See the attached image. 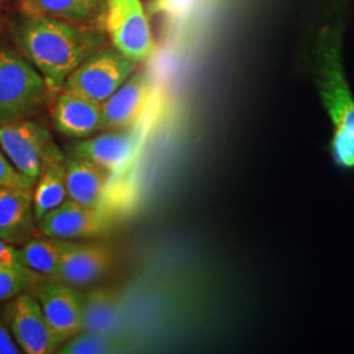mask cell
<instances>
[{
	"mask_svg": "<svg viewBox=\"0 0 354 354\" xmlns=\"http://www.w3.org/2000/svg\"><path fill=\"white\" fill-rule=\"evenodd\" d=\"M12 36L20 53L45 77L55 95L79 64L105 46L100 28L68 23L49 16H24Z\"/></svg>",
	"mask_w": 354,
	"mask_h": 354,
	"instance_id": "cell-1",
	"label": "cell"
},
{
	"mask_svg": "<svg viewBox=\"0 0 354 354\" xmlns=\"http://www.w3.org/2000/svg\"><path fill=\"white\" fill-rule=\"evenodd\" d=\"M196 0H151L149 10L151 13H160L176 17L183 16L194 4Z\"/></svg>",
	"mask_w": 354,
	"mask_h": 354,
	"instance_id": "cell-23",
	"label": "cell"
},
{
	"mask_svg": "<svg viewBox=\"0 0 354 354\" xmlns=\"http://www.w3.org/2000/svg\"><path fill=\"white\" fill-rule=\"evenodd\" d=\"M21 349L13 339L4 317H0V354H20Z\"/></svg>",
	"mask_w": 354,
	"mask_h": 354,
	"instance_id": "cell-24",
	"label": "cell"
},
{
	"mask_svg": "<svg viewBox=\"0 0 354 354\" xmlns=\"http://www.w3.org/2000/svg\"><path fill=\"white\" fill-rule=\"evenodd\" d=\"M130 348L121 333L80 332L71 340L64 342L57 353L59 354H106L124 353Z\"/></svg>",
	"mask_w": 354,
	"mask_h": 354,
	"instance_id": "cell-20",
	"label": "cell"
},
{
	"mask_svg": "<svg viewBox=\"0 0 354 354\" xmlns=\"http://www.w3.org/2000/svg\"><path fill=\"white\" fill-rule=\"evenodd\" d=\"M28 291L36 297L61 345L82 332V297L74 286L41 279Z\"/></svg>",
	"mask_w": 354,
	"mask_h": 354,
	"instance_id": "cell-8",
	"label": "cell"
},
{
	"mask_svg": "<svg viewBox=\"0 0 354 354\" xmlns=\"http://www.w3.org/2000/svg\"><path fill=\"white\" fill-rule=\"evenodd\" d=\"M108 230V222L99 207H89L66 200L38 222V231L51 238L66 241L100 236Z\"/></svg>",
	"mask_w": 354,
	"mask_h": 354,
	"instance_id": "cell-10",
	"label": "cell"
},
{
	"mask_svg": "<svg viewBox=\"0 0 354 354\" xmlns=\"http://www.w3.org/2000/svg\"><path fill=\"white\" fill-rule=\"evenodd\" d=\"M50 95L45 77L23 54L0 49V127L35 117Z\"/></svg>",
	"mask_w": 354,
	"mask_h": 354,
	"instance_id": "cell-3",
	"label": "cell"
},
{
	"mask_svg": "<svg viewBox=\"0 0 354 354\" xmlns=\"http://www.w3.org/2000/svg\"><path fill=\"white\" fill-rule=\"evenodd\" d=\"M37 231L33 189L0 187V239L21 247L35 238Z\"/></svg>",
	"mask_w": 354,
	"mask_h": 354,
	"instance_id": "cell-12",
	"label": "cell"
},
{
	"mask_svg": "<svg viewBox=\"0 0 354 354\" xmlns=\"http://www.w3.org/2000/svg\"><path fill=\"white\" fill-rule=\"evenodd\" d=\"M44 279L32 269L17 263H0V302L11 301Z\"/></svg>",
	"mask_w": 354,
	"mask_h": 354,
	"instance_id": "cell-21",
	"label": "cell"
},
{
	"mask_svg": "<svg viewBox=\"0 0 354 354\" xmlns=\"http://www.w3.org/2000/svg\"><path fill=\"white\" fill-rule=\"evenodd\" d=\"M315 79L323 105L333 125L329 151L335 165L354 169V95L344 73L342 30L324 28L315 46Z\"/></svg>",
	"mask_w": 354,
	"mask_h": 354,
	"instance_id": "cell-2",
	"label": "cell"
},
{
	"mask_svg": "<svg viewBox=\"0 0 354 354\" xmlns=\"http://www.w3.org/2000/svg\"><path fill=\"white\" fill-rule=\"evenodd\" d=\"M153 93L147 73L131 75L102 104V130H130L146 112Z\"/></svg>",
	"mask_w": 354,
	"mask_h": 354,
	"instance_id": "cell-9",
	"label": "cell"
},
{
	"mask_svg": "<svg viewBox=\"0 0 354 354\" xmlns=\"http://www.w3.org/2000/svg\"><path fill=\"white\" fill-rule=\"evenodd\" d=\"M137 70L131 61L114 46L95 51L76 67L64 82V89L89 102L102 104Z\"/></svg>",
	"mask_w": 354,
	"mask_h": 354,
	"instance_id": "cell-5",
	"label": "cell"
},
{
	"mask_svg": "<svg viewBox=\"0 0 354 354\" xmlns=\"http://www.w3.org/2000/svg\"><path fill=\"white\" fill-rule=\"evenodd\" d=\"M136 145L137 134L134 131L112 130L111 133L76 140L68 147L67 155L89 160L111 174L127 162Z\"/></svg>",
	"mask_w": 354,
	"mask_h": 354,
	"instance_id": "cell-14",
	"label": "cell"
},
{
	"mask_svg": "<svg viewBox=\"0 0 354 354\" xmlns=\"http://www.w3.org/2000/svg\"><path fill=\"white\" fill-rule=\"evenodd\" d=\"M68 200L66 185V165L64 160H57L48 165L33 188V210L39 222L51 210L57 209Z\"/></svg>",
	"mask_w": 354,
	"mask_h": 354,
	"instance_id": "cell-19",
	"label": "cell"
},
{
	"mask_svg": "<svg viewBox=\"0 0 354 354\" xmlns=\"http://www.w3.org/2000/svg\"><path fill=\"white\" fill-rule=\"evenodd\" d=\"M82 332L121 333V297L111 289H95L82 294Z\"/></svg>",
	"mask_w": 354,
	"mask_h": 354,
	"instance_id": "cell-16",
	"label": "cell"
},
{
	"mask_svg": "<svg viewBox=\"0 0 354 354\" xmlns=\"http://www.w3.org/2000/svg\"><path fill=\"white\" fill-rule=\"evenodd\" d=\"M66 185L68 198L89 207H99L109 172L102 167L66 155Z\"/></svg>",
	"mask_w": 354,
	"mask_h": 354,
	"instance_id": "cell-15",
	"label": "cell"
},
{
	"mask_svg": "<svg viewBox=\"0 0 354 354\" xmlns=\"http://www.w3.org/2000/svg\"><path fill=\"white\" fill-rule=\"evenodd\" d=\"M112 250L102 244L75 243L64 253L53 279L70 286H86L102 279L112 266Z\"/></svg>",
	"mask_w": 354,
	"mask_h": 354,
	"instance_id": "cell-13",
	"label": "cell"
},
{
	"mask_svg": "<svg viewBox=\"0 0 354 354\" xmlns=\"http://www.w3.org/2000/svg\"><path fill=\"white\" fill-rule=\"evenodd\" d=\"M102 30L112 46L140 64L152 58L156 45L140 0H106L102 7Z\"/></svg>",
	"mask_w": 354,
	"mask_h": 354,
	"instance_id": "cell-6",
	"label": "cell"
},
{
	"mask_svg": "<svg viewBox=\"0 0 354 354\" xmlns=\"http://www.w3.org/2000/svg\"><path fill=\"white\" fill-rule=\"evenodd\" d=\"M74 244V241L45 235L42 238L35 236L19 248V260L44 279H53L64 253Z\"/></svg>",
	"mask_w": 354,
	"mask_h": 354,
	"instance_id": "cell-17",
	"label": "cell"
},
{
	"mask_svg": "<svg viewBox=\"0 0 354 354\" xmlns=\"http://www.w3.org/2000/svg\"><path fill=\"white\" fill-rule=\"evenodd\" d=\"M104 4V0H19L24 16H49L75 24H86Z\"/></svg>",
	"mask_w": 354,
	"mask_h": 354,
	"instance_id": "cell-18",
	"label": "cell"
},
{
	"mask_svg": "<svg viewBox=\"0 0 354 354\" xmlns=\"http://www.w3.org/2000/svg\"><path fill=\"white\" fill-rule=\"evenodd\" d=\"M19 260V250L15 245L0 239V263H17Z\"/></svg>",
	"mask_w": 354,
	"mask_h": 354,
	"instance_id": "cell-25",
	"label": "cell"
},
{
	"mask_svg": "<svg viewBox=\"0 0 354 354\" xmlns=\"http://www.w3.org/2000/svg\"><path fill=\"white\" fill-rule=\"evenodd\" d=\"M0 187L33 189L35 183L21 175L0 147Z\"/></svg>",
	"mask_w": 354,
	"mask_h": 354,
	"instance_id": "cell-22",
	"label": "cell"
},
{
	"mask_svg": "<svg viewBox=\"0 0 354 354\" xmlns=\"http://www.w3.org/2000/svg\"><path fill=\"white\" fill-rule=\"evenodd\" d=\"M4 319L21 353H57L61 342L30 291L16 295L4 310Z\"/></svg>",
	"mask_w": 354,
	"mask_h": 354,
	"instance_id": "cell-7",
	"label": "cell"
},
{
	"mask_svg": "<svg viewBox=\"0 0 354 354\" xmlns=\"http://www.w3.org/2000/svg\"><path fill=\"white\" fill-rule=\"evenodd\" d=\"M55 95L50 118L58 133L67 138L84 140L102 130V104L89 102L64 88Z\"/></svg>",
	"mask_w": 354,
	"mask_h": 354,
	"instance_id": "cell-11",
	"label": "cell"
},
{
	"mask_svg": "<svg viewBox=\"0 0 354 354\" xmlns=\"http://www.w3.org/2000/svg\"><path fill=\"white\" fill-rule=\"evenodd\" d=\"M0 147L16 169L35 184L48 165L66 158L50 129L33 117L1 125Z\"/></svg>",
	"mask_w": 354,
	"mask_h": 354,
	"instance_id": "cell-4",
	"label": "cell"
}]
</instances>
